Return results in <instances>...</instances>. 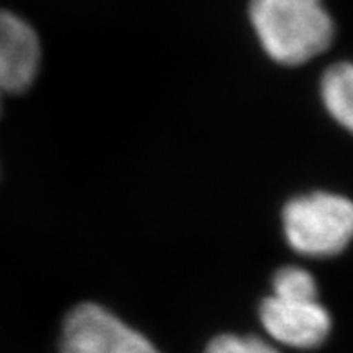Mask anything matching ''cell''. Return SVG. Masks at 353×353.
I'll return each mask as SVG.
<instances>
[{
    "label": "cell",
    "instance_id": "obj_7",
    "mask_svg": "<svg viewBox=\"0 0 353 353\" xmlns=\"http://www.w3.org/2000/svg\"><path fill=\"white\" fill-rule=\"evenodd\" d=\"M272 294L283 296H319L316 278L298 265H287L272 276Z\"/></svg>",
    "mask_w": 353,
    "mask_h": 353
},
{
    "label": "cell",
    "instance_id": "obj_4",
    "mask_svg": "<svg viewBox=\"0 0 353 353\" xmlns=\"http://www.w3.org/2000/svg\"><path fill=\"white\" fill-rule=\"evenodd\" d=\"M258 314L265 334L288 348H317L332 330V317L319 296L270 294L260 303Z\"/></svg>",
    "mask_w": 353,
    "mask_h": 353
},
{
    "label": "cell",
    "instance_id": "obj_2",
    "mask_svg": "<svg viewBox=\"0 0 353 353\" xmlns=\"http://www.w3.org/2000/svg\"><path fill=\"white\" fill-rule=\"evenodd\" d=\"M283 231L294 252L307 258H332L353 242V200L316 191L288 200Z\"/></svg>",
    "mask_w": 353,
    "mask_h": 353
},
{
    "label": "cell",
    "instance_id": "obj_1",
    "mask_svg": "<svg viewBox=\"0 0 353 353\" xmlns=\"http://www.w3.org/2000/svg\"><path fill=\"white\" fill-rule=\"evenodd\" d=\"M249 20L265 54L279 65H303L335 38L325 0H249Z\"/></svg>",
    "mask_w": 353,
    "mask_h": 353
},
{
    "label": "cell",
    "instance_id": "obj_9",
    "mask_svg": "<svg viewBox=\"0 0 353 353\" xmlns=\"http://www.w3.org/2000/svg\"><path fill=\"white\" fill-rule=\"evenodd\" d=\"M0 99H2V96H0Z\"/></svg>",
    "mask_w": 353,
    "mask_h": 353
},
{
    "label": "cell",
    "instance_id": "obj_3",
    "mask_svg": "<svg viewBox=\"0 0 353 353\" xmlns=\"http://www.w3.org/2000/svg\"><path fill=\"white\" fill-rule=\"evenodd\" d=\"M60 353H161L148 337L98 303H81L67 314Z\"/></svg>",
    "mask_w": 353,
    "mask_h": 353
},
{
    "label": "cell",
    "instance_id": "obj_8",
    "mask_svg": "<svg viewBox=\"0 0 353 353\" xmlns=\"http://www.w3.org/2000/svg\"><path fill=\"white\" fill-rule=\"evenodd\" d=\"M204 353H279V350L256 335L222 334L210 341Z\"/></svg>",
    "mask_w": 353,
    "mask_h": 353
},
{
    "label": "cell",
    "instance_id": "obj_5",
    "mask_svg": "<svg viewBox=\"0 0 353 353\" xmlns=\"http://www.w3.org/2000/svg\"><path fill=\"white\" fill-rule=\"evenodd\" d=\"M40 63L42 43L33 26L13 11L0 10V96L26 92Z\"/></svg>",
    "mask_w": 353,
    "mask_h": 353
},
{
    "label": "cell",
    "instance_id": "obj_6",
    "mask_svg": "<svg viewBox=\"0 0 353 353\" xmlns=\"http://www.w3.org/2000/svg\"><path fill=\"white\" fill-rule=\"evenodd\" d=\"M321 99L326 112L343 128L353 134V63L339 61L321 78Z\"/></svg>",
    "mask_w": 353,
    "mask_h": 353
}]
</instances>
